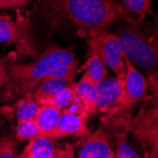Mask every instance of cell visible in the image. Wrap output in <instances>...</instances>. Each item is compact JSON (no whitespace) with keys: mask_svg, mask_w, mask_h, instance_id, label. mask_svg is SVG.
Returning a JSON list of instances; mask_svg holds the SVG:
<instances>
[{"mask_svg":"<svg viewBox=\"0 0 158 158\" xmlns=\"http://www.w3.org/2000/svg\"><path fill=\"white\" fill-rule=\"evenodd\" d=\"M32 11L46 22L49 36L60 28L72 27L87 38L118 21L138 23L118 0H36Z\"/></svg>","mask_w":158,"mask_h":158,"instance_id":"1","label":"cell"},{"mask_svg":"<svg viewBox=\"0 0 158 158\" xmlns=\"http://www.w3.org/2000/svg\"><path fill=\"white\" fill-rule=\"evenodd\" d=\"M75 64H79V61L72 52L55 45H50L44 53L30 64L10 62L8 64L7 93L10 98L14 96L23 97L32 94L56 68Z\"/></svg>","mask_w":158,"mask_h":158,"instance_id":"2","label":"cell"},{"mask_svg":"<svg viewBox=\"0 0 158 158\" xmlns=\"http://www.w3.org/2000/svg\"><path fill=\"white\" fill-rule=\"evenodd\" d=\"M126 23V22H125ZM121 49L134 65L146 70L149 74L158 71V44L141 31L139 23H126L117 31Z\"/></svg>","mask_w":158,"mask_h":158,"instance_id":"3","label":"cell"},{"mask_svg":"<svg viewBox=\"0 0 158 158\" xmlns=\"http://www.w3.org/2000/svg\"><path fill=\"white\" fill-rule=\"evenodd\" d=\"M0 44L11 45L23 55L37 58L31 35V13L17 21L7 14H0Z\"/></svg>","mask_w":158,"mask_h":158,"instance_id":"4","label":"cell"},{"mask_svg":"<svg viewBox=\"0 0 158 158\" xmlns=\"http://www.w3.org/2000/svg\"><path fill=\"white\" fill-rule=\"evenodd\" d=\"M88 44H91L105 66L109 67L119 80L126 75L124 54L116 34L107 31H99L88 35Z\"/></svg>","mask_w":158,"mask_h":158,"instance_id":"5","label":"cell"},{"mask_svg":"<svg viewBox=\"0 0 158 158\" xmlns=\"http://www.w3.org/2000/svg\"><path fill=\"white\" fill-rule=\"evenodd\" d=\"M124 58L126 63V75L123 80L121 95L118 104L103 118V121L105 122L112 119L116 114L130 110L144 97L147 89L149 88L148 79L143 76L125 56Z\"/></svg>","mask_w":158,"mask_h":158,"instance_id":"6","label":"cell"},{"mask_svg":"<svg viewBox=\"0 0 158 158\" xmlns=\"http://www.w3.org/2000/svg\"><path fill=\"white\" fill-rule=\"evenodd\" d=\"M123 87V80L106 77L97 84V110L98 113L108 114L118 102Z\"/></svg>","mask_w":158,"mask_h":158,"instance_id":"7","label":"cell"},{"mask_svg":"<svg viewBox=\"0 0 158 158\" xmlns=\"http://www.w3.org/2000/svg\"><path fill=\"white\" fill-rule=\"evenodd\" d=\"M88 119L89 117L85 114H75L63 110L58 127L51 138L56 140L66 136H87L90 134L87 126Z\"/></svg>","mask_w":158,"mask_h":158,"instance_id":"8","label":"cell"},{"mask_svg":"<svg viewBox=\"0 0 158 158\" xmlns=\"http://www.w3.org/2000/svg\"><path fill=\"white\" fill-rule=\"evenodd\" d=\"M114 154L110 136L106 131L100 128L87 135L77 158H111Z\"/></svg>","mask_w":158,"mask_h":158,"instance_id":"9","label":"cell"},{"mask_svg":"<svg viewBox=\"0 0 158 158\" xmlns=\"http://www.w3.org/2000/svg\"><path fill=\"white\" fill-rule=\"evenodd\" d=\"M130 129L135 135L145 133L158 134V98L151 97L143 103L135 118L131 121Z\"/></svg>","mask_w":158,"mask_h":158,"instance_id":"10","label":"cell"},{"mask_svg":"<svg viewBox=\"0 0 158 158\" xmlns=\"http://www.w3.org/2000/svg\"><path fill=\"white\" fill-rule=\"evenodd\" d=\"M64 152V150L56 147L54 139L40 135L28 141L22 154L25 158H60Z\"/></svg>","mask_w":158,"mask_h":158,"instance_id":"11","label":"cell"},{"mask_svg":"<svg viewBox=\"0 0 158 158\" xmlns=\"http://www.w3.org/2000/svg\"><path fill=\"white\" fill-rule=\"evenodd\" d=\"M72 88L75 94L81 99L84 106V112L90 118L98 113L97 110V84L90 78L88 73L84 71L81 80L72 83Z\"/></svg>","mask_w":158,"mask_h":158,"instance_id":"12","label":"cell"},{"mask_svg":"<svg viewBox=\"0 0 158 158\" xmlns=\"http://www.w3.org/2000/svg\"><path fill=\"white\" fill-rule=\"evenodd\" d=\"M62 116V110L49 105H42L35 118V121L43 135L52 137L58 127Z\"/></svg>","mask_w":158,"mask_h":158,"instance_id":"13","label":"cell"},{"mask_svg":"<svg viewBox=\"0 0 158 158\" xmlns=\"http://www.w3.org/2000/svg\"><path fill=\"white\" fill-rule=\"evenodd\" d=\"M74 81L60 79H49L43 81L38 87L33 91V97L36 102L42 106L44 105L49 98L55 95L61 93L64 89L72 85Z\"/></svg>","mask_w":158,"mask_h":158,"instance_id":"14","label":"cell"},{"mask_svg":"<svg viewBox=\"0 0 158 158\" xmlns=\"http://www.w3.org/2000/svg\"><path fill=\"white\" fill-rule=\"evenodd\" d=\"M87 60L83 64V65L79 69V72L81 70L86 71L90 76V78L93 80V81L98 84L100 81L103 80L108 75V69L100 60L98 57L95 48L88 44V53H87Z\"/></svg>","mask_w":158,"mask_h":158,"instance_id":"15","label":"cell"},{"mask_svg":"<svg viewBox=\"0 0 158 158\" xmlns=\"http://www.w3.org/2000/svg\"><path fill=\"white\" fill-rule=\"evenodd\" d=\"M40 106L41 105L33 97V93L21 97L15 102V116L17 121L34 120Z\"/></svg>","mask_w":158,"mask_h":158,"instance_id":"16","label":"cell"},{"mask_svg":"<svg viewBox=\"0 0 158 158\" xmlns=\"http://www.w3.org/2000/svg\"><path fill=\"white\" fill-rule=\"evenodd\" d=\"M153 0H121V4L125 10L137 18L141 23L147 15L155 16L152 4Z\"/></svg>","mask_w":158,"mask_h":158,"instance_id":"17","label":"cell"},{"mask_svg":"<svg viewBox=\"0 0 158 158\" xmlns=\"http://www.w3.org/2000/svg\"><path fill=\"white\" fill-rule=\"evenodd\" d=\"M40 135H43L40 129L34 120L17 121L15 127V138L18 140H32Z\"/></svg>","mask_w":158,"mask_h":158,"instance_id":"18","label":"cell"},{"mask_svg":"<svg viewBox=\"0 0 158 158\" xmlns=\"http://www.w3.org/2000/svg\"><path fill=\"white\" fill-rule=\"evenodd\" d=\"M117 140V152L114 158H139L127 140V130L118 131L114 135Z\"/></svg>","mask_w":158,"mask_h":158,"instance_id":"19","label":"cell"},{"mask_svg":"<svg viewBox=\"0 0 158 158\" xmlns=\"http://www.w3.org/2000/svg\"><path fill=\"white\" fill-rule=\"evenodd\" d=\"M145 150L146 158H158V134L145 133L135 135Z\"/></svg>","mask_w":158,"mask_h":158,"instance_id":"20","label":"cell"},{"mask_svg":"<svg viewBox=\"0 0 158 158\" xmlns=\"http://www.w3.org/2000/svg\"><path fill=\"white\" fill-rule=\"evenodd\" d=\"M76 94L72 88V85H71L66 89H64V91H62L61 93L57 94L51 98H49L44 105L53 106L55 108H58L63 111L70 104V102L73 100Z\"/></svg>","mask_w":158,"mask_h":158,"instance_id":"21","label":"cell"},{"mask_svg":"<svg viewBox=\"0 0 158 158\" xmlns=\"http://www.w3.org/2000/svg\"><path fill=\"white\" fill-rule=\"evenodd\" d=\"M0 158H25L17 152V144L11 135L0 136Z\"/></svg>","mask_w":158,"mask_h":158,"instance_id":"22","label":"cell"},{"mask_svg":"<svg viewBox=\"0 0 158 158\" xmlns=\"http://www.w3.org/2000/svg\"><path fill=\"white\" fill-rule=\"evenodd\" d=\"M12 58L8 56H2L0 58V88L5 89L7 92L8 89V64L11 62Z\"/></svg>","mask_w":158,"mask_h":158,"instance_id":"23","label":"cell"},{"mask_svg":"<svg viewBox=\"0 0 158 158\" xmlns=\"http://www.w3.org/2000/svg\"><path fill=\"white\" fill-rule=\"evenodd\" d=\"M33 0H0V10H18L21 8H26Z\"/></svg>","mask_w":158,"mask_h":158,"instance_id":"24","label":"cell"},{"mask_svg":"<svg viewBox=\"0 0 158 158\" xmlns=\"http://www.w3.org/2000/svg\"><path fill=\"white\" fill-rule=\"evenodd\" d=\"M153 40L158 44V28H155L153 34L152 35ZM148 81H149V87L151 86V90L152 93V98H158V71L152 74H149L148 76Z\"/></svg>","mask_w":158,"mask_h":158,"instance_id":"25","label":"cell"},{"mask_svg":"<svg viewBox=\"0 0 158 158\" xmlns=\"http://www.w3.org/2000/svg\"><path fill=\"white\" fill-rule=\"evenodd\" d=\"M60 158H75L72 146L69 145V144H66V148L64 149V152Z\"/></svg>","mask_w":158,"mask_h":158,"instance_id":"26","label":"cell"},{"mask_svg":"<svg viewBox=\"0 0 158 158\" xmlns=\"http://www.w3.org/2000/svg\"><path fill=\"white\" fill-rule=\"evenodd\" d=\"M156 17V28H158V11H157V14L155 15Z\"/></svg>","mask_w":158,"mask_h":158,"instance_id":"27","label":"cell"},{"mask_svg":"<svg viewBox=\"0 0 158 158\" xmlns=\"http://www.w3.org/2000/svg\"><path fill=\"white\" fill-rule=\"evenodd\" d=\"M0 94H8L7 92H3L2 89H0Z\"/></svg>","mask_w":158,"mask_h":158,"instance_id":"28","label":"cell"},{"mask_svg":"<svg viewBox=\"0 0 158 158\" xmlns=\"http://www.w3.org/2000/svg\"><path fill=\"white\" fill-rule=\"evenodd\" d=\"M111 158H114V155H113V156H112Z\"/></svg>","mask_w":158,"mask_h":158,"instance_id":"29","label":"cell"}]
</instances>
